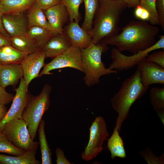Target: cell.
Returning <instances> with one entry per match:
<instances>
[{"label":"cell","instance_id":"cell-1","mask_svg":"<svg viewBox=\"0 0 164 164\" xmlns=\"http://www.w3.org/2000/svg\"><path fill=\"white\" fill-rule=\"evenodd\" d=\"M121 29L120 33L104 38L100 43L114 46L121 52L127 51L135 54L153 45L159 31L158 27L143 21H131Z\"/></svg>","mask_w":164,"mask_h":164},{"label":"cell","instance_id":"cell-2","mask_svg":"<svg viewBox=\"0 0 164 164\" xmlns=\"http://www.w3.org/2000/svg\"><path fill=\"white\" fill-rule=\"evenodd\" d=\"M127 7L121 0H99L92 28L88 32L93 43L97 44L104 38L119 33L120 16Z\"/></svg>","mask_w":164,"mask_h":164},{"label":"cell","instance_id":"cell-3","mask_svg":"<svg viewBox=\"0 0 164 164\" xmlns=\"http://www.w3.org/2000/svg\"><path fill=\"white\" fill-rule=\"evenodd\" d=\"M148 88L142 83L139 71L137 69L131 77L125 80L119 90L111 99L112 106L118 114L115 126L119 132L123 122L128 116L131 107Z\"/></svg>","mask_w":164,"mask_h":164},{"label":"cell","instance_id":"cell-4","mask_svg":"<svg viewBox=\"0 0 164 164\" xmlns=\"http://www.w3.org/2000/svg\"><path fill=\"white\" fill-rule=\"evenodd\" d=\"M108 49L107 46H103L100 43L97 44L92 43L87 48L80 49L85 73L84 80L88 86L99 83L100 78L103 76L119 72L106 68L102 61V53Z\"/></svg>","mask_w":164,"mask_h":164},{"label":"cell","instance_id":"cell-5","mask_svg":"<svg viewBox=\"0 0 164 164\" xmlns=\"http://www.w3.org/2000/svg\"><path fill=\"white\" fill-rule=\"evenodd\" d=\"M52 88L50 85L46 84L39 95L30 96L22 113V118L26 123L31 138L33 140L36 138L43 116L50 105V95Z\"/></svg>","mask_w":164,"mask_h":164},{"label":"cell","instance_id":"cell-6","mask_svg":"<svg viewBox=\"0 0 164 164\" xmlns=\"http://www.w3.org/2000/svg\"><path fill=\"white\" fill-rule=\"evenodd\" d=\"M1 132L14 146L22 151L26 152L38 149L39 142L31 138L22 118H15L6 123Z\"/></svg>","mask_w":164,"mask_h":164},{"label":"cell","instance_id":"cell-7","mask_svg":"<svg viewBox=\"0 0 164 164\" xmlns=\"http://www.w3.org/2000/svg\"><path fill=\"white\" fill-rule=\"evenodd\" d=\"M89 130V140L81 154L82 159L87 161L95 158L101 152L104 142L109 136L106 123L102 117L95 118Z\"/></svg>","mask_w":164,"mask_h":164},{"label":"cell","instance_id":"cell-8","mask_svg":"<svg viewBox=\"0 0 164 164\" xmlns=\"http://www.w3.org/2000/svg\"><path fill=\"white\" fill-rule=\"evenodd\" d=\"M159 39L153 45L146 50L133 55L128 56L123 54L115 47L111 52V63L108 68L118 71L128 70L137 65L142 60L146 58L149 53L154 50L164 49V35L159 36Z\"/></svg>","mask_w":164,"mask_h":164},{"label":"cell","instance_id":"cell-9","mask_svg":"<svg viewBox=\"0 0 164 164\" xmlns=\"http://www.w3.org/2000/svg\"><path fill=\"white\" fill-rule=\"evenodd\" d=\"M66 67L73 68L84 73L80 49L72 46L67 50L53 59L46 64L38 77L53 74L50 72L51 70Z\"/></svg>","mask_w":164,"mask_h":164},{"label":"cell","instance_id":"cell-10","mask_svg":"<svg viewBox=\"0 0 164 164\" xmlns=\"http://www.w3.org/2000/svg\"><path fill=\"white\" fill-rule=\"evenodd\" d=\"M28 87L23 78L21 79L19 85L15 89V94L9 110L0 122V132L5 124L9 121L16 118H21L26 107L30 96L28 93Z\"/></svg>","mask_w":164,"mask_h":164},{"label":"cell","instance_id":"cell-11","mask_svg":"<svg viewBox=\"0 0 164 164\" xmlns=\"http://www.w3.org/2000/svg\"><path fill=\"white\" fill-rule=\"evenodd\" d=\"M137 65L141 81L145 86L149 87L153 84L164 85V68L146 58L140 61Z\"/></svg>","mask_w":164,"mask_h":164},{"label":"cell","instance_id":"cell-12","mask_svg":"<svg viewBox=\"0 0 164 164\" xmlns=\"http://www.w3.org/2000/svg\"><path fill=\"white\" fill-rule=\"evenodd\" d=\"M45 55L40 49L28 54L21 63L23 73V78L28 87L32 80L38 77L41 69L46 64Z\"/></svg>","mask_w":164,"mask_h":164},{"label":"cell","instance_id":"cell-13","mask_svg":"<svg viewBox=\"0 0 164 164\" xmlns=\"http://www.w3.org/2000/svg\"><path fill=\"white\" fill-rule=\"evenodd\" d=\"M50 27L53 34L62 33L65 25L69 20V15L64 5L60 2L43 10Z\"/></svg>","mask_w":164,"mask_h":164},{"label":"cell","instance_id":"cell-14","mask_svg":"<svg viewBox=\"0 0 164 164\" xmlns=\"http://www.w3.org/2000/svg\"><path fill=\"white\" fill-rule=\"evenodd\" d=\"M63 33L71 46L79 49L86 48L92 43V38L89 32L75 21L69 22L65 26Z\"/></svg>","mask_w":164,"mask_h":164},{"label":"cell","instance_id":"cell-15","mask_svg":"<svg viewBox=\"0 0 164 164\" xmlns=\"http://www.w3.org/2000/svg\"><path fill=\"white\" fill-rule=\"evenodd\" d=\"M2 20L3 26L10 37L27 34L28 28L23 13L2 14Z\"/></svg>","mask_w":164,"mask_h":164},{"label":"cell","instance_id":"cell-16","mask_svg":"<svg viewBox=\"0 0 164 164\" xmlns=\"http://www.w3.org/2000/svg\"><path fill=\"white\" fill-rule=\"evenodd\" d=\"M72 46L62 33L53 34L40 48L46 58L52 59L62 54Z\"/></svg>","mask_w":164,"mask_h":164},{"label":"cell","instance_id":"cell-17","mask_svg":"<svg viewBox=\"0 0 164 164\" xmlns=\"http://www.w3.org/2000/svg\"><path fill=\"white\" fill-rule=\"evenodd\" d=\"M23 77L21 64H0V85L4 88L14 86Z\"/></svg>","mask_w":164,"mask_h":164},{"label":"cell","instance_id":"cell-18","mask_svg":"<svg viewBox=\"0 0 164 164\" xmlns=\"http://www.w3.org/2000/svg\"><path fill=\"white\" fill-rule=\"evenodd\" d=\"M36 0H0V11L2 14L19 15L28 10Z\"/></svg>","mask_w":164,"mask_h":164},{"label":"cell","instance_id":"cell-19","mask_svg":"<svg viewBox=\"0 0 164 164\" xmlns=\"http://www.w3.org/2000/svg\"><path fill=\"white\" fill-rule=\"evenodd\" d=\"M28 54L19 51L11 45L0 48V64H21Z\"/></svg>","mask_w":164,"mask_h":164},{"label":"cell","instance_id":"cell-20","mask_svg":"<svg viewBox=\"0 0 164 164\" xmlns=\"http://www.w3.org/2000/svg\"><path fill=\"white\" fill-rule=\"evenodd\" d=\"M28 10V28L33 26H38L45 28L50 31L49 25L43 10L36 5L35 2Z\"/></svg>","mask_w":164,"mask_h":164},{"label":"cell","instance_id":"cell-21","mask_svg":"<svg viewBox=\"0 0 164 164\" xmlns=\"http://www.w3.org/2000/svg\"><path fill=\"white\" fill-rule=\"evenodd\" d=\"M36 150H30L15 156L0 154V164H39L36 159Z\"/></svg>","mask_w":164,"mask_h":164},{"label":"cell","instance_id":"cell-22","mask_svg":"<svg viewBox=\"0 0 164 164\" xmlns=\"http://www.w3.org/2000/svg\"><path fill=\"white\" fill-rule=\"evenodd\" d=\"M119 132L118 128L115 126L112 135L108 139L107 146L112 159L116 157L121 158L126 157L124 143Z\"/></svg>","mask_w":164,"mask_h":164},{"label":"cell","instance_id":"cell-23","mask_svg":"<svg viewBox=\"0 0 164 164\" xmlns=\"http://www.w3.org/2000/svg\"><path fill=\"white\" fill-rule=\"evenodd\" d=\"M150 99L154 110L157 112L163 125L164 124V86L153 87L150 92Z\"/></svg>","mask_w":164,"mask_h":164},{"label":"cell","instance_id":"cell-24","mask_svg":"<svg viewBox=\"0 0 164 164\" xmlns=\"http://www.w3.org/2000/svg\"><path fill=\"white\" fill-rule=\"evenodd\" d=\"M45 122L44 119L41 121L38 128L39 144L42 157V164H51L52 152L49 145L45 131Z\"/></svg>","mask_w":164,"mask_h":164},{"label":"cell","instance_id":"cell-25","mask_svg":"<svg viewBox=\"0 0 164 164\" xmlns=\"http://www.w3.org/2000/svg\"><path fill=\"white\" fill-rule=\"evenodd\" d=\"M10 39L12 46L19 51L28 54L39 49L27 34L10 37Z\"/></svg>","mask_w":164,"mask_h":164},{"label":"cell","instance_id":"cell-26","mask_svg":"<svg viewBox=\"0 0 164 164\" xmlns=\"http://www.w3.org/2000/svg\"><path fill=\"white\" fill-rule=\"evenodd\" d=\"M53 34L47 29L38 26L29 28L27 32L28 36L39 49L42 47Z\"/></svg>","mask_w":164,"mask_h":164},{"label":"cell","instance_id":"cell-27","mask_svg":"<svg viewBox=\"0 0 164 164\" xmlns=\"http://www.w3.org/2000/svg\"><path fill=\"white\" fill-rule=\"evenodd\" d=\"M83 1L84 4L85 14L81 27L89 32L92 28L93 19L98 7L99 0H83Z\"/></svg>","mask_w":164,"mask_h":164},{"label":"cell","instance_id":"cell-28","mask_svg":"<svg viewBox=\"0 0 164 164\" xmlns=\"http://www.w3.org/2000/svg\"><path fill=\"white\" fill-rule=\"evenodd\" d=\"M83 0H60V2L65 6L69 15L70 22L75 21L79 23L80 20L79 8Z\"/></svg>","mask_w":164,"mask_h":164},{"label":"cell","instance_id":"cell-29","mask_svg":"<svg viewBox=\"0 0 164 164\" xmlns=\"http://www.w3.org/2000/svg\"><path fill=\"white\" fill-rule=\"evenodd\" d=\"M25 152L14 146L2 132H0V152L16 156Z\"/></svg>","mask_w":164,"mask_h":164},{"label":"cell","instance_id":"cell-30","mask_svg":"<svg viewBox=\"0 0 164 164\" xmlns=\"http://www.w3.org/2000/svg\"><path fill=\"white\" fill-rule=\"evenodd\" d=\"M156 0H140V5L147 10L150 15L149 22L151 25L155 26L159 25V20L157 11Z\"/></svg>","mask_w":164,"mask_h":164},{"label":"cell","instance_id":"cell-31","mask_svg":"<svg viewBox=\"0 0 164 164\" xmlns=\"http://www.w3.org/2000/svg\"><path fill=\"white\" fill-rule=\"evenodd\" d=\"M148 164H164V153L159 157H157L152 152L149 148L139 152Z\"/></svg>","mask_w":164,"mask_h":164},{"label":"cell","instance_id":"cell-32","mask_svg":"<svg viewBox=\"0 0 164 164\" xmlns=\"http://www.w3.org/2000/svg\"><path fill=\"white\" fill-rule=\"evenodd\" d=\"M148 60L164 68V51L161 50L149 55L146 58Z\"/></svg>","mask_w":164,"mask_h":164},{"label":"cell","instance_id":"cell-33","mask_svg":"<svg viewBox=\"0 0 164 164\" xmlns=\"http://www.w3.org/2000/svg\"><path fill=\"white\" fill-rule=\"evenodd\" d=\"M156 8L159 20V25L164 30V0H156Z\"/></svg>","mask_w":164,"mask_h":164},{"label":"cell","instance_id":"cell-34","mask_svg":"<svg viewBox=\"0 0 164 164\" xmlns=\"http://www.w3.org/2000/svg\"><path fill=\"white\" fill-rule=\"evenodd\" d=\"M5 88L0 85V104L5 105L12 101L14 96L7 92Z\"/></svg>","mask_w":164,"mask_h":164},{"label":"cell","instance_id":"cell-35","mask_svg":"<svg viewBox=\"0 0 164 164\" xmlns=\"http://www.w3.org/2000/svg\"><path fill=\"white\" fill-rule=\"evenodd\" d=\"M60 0H36L35 3L43 10L60 2Z\"/></svg>","mask_w":164,"mask_h":164},{"label":"cell","instance_id":"cell-36","mask_svg":"<svg viewBox=\"0 0 164 164\" xmlns=\"http://www.w3.org/2000/svg\"><path fill=\"white\" fill-rule=\"evenodd\" d=\"M56 157V162L57 164H71L65 157L63 151L59 148H56L55 150Z\"/></svg>","mask_w":164,"mask_h":164},{"label":"cell","instance_id":"cell-37","mask_svg":"<svg viewBox=\"0 0 164 164\" xmlns=\"http://www.w3.org/2000/svg\"><path fill=\"white\" fill-rule=\"evenodd\" d=\"M11 45L10 37L5 36L0 33V48L4 46Z\"/></svg>","mask_w":164,"mask_h":164},{"label":"cell","instance_id":"cell-38","mask_svg":"<svg viewBox=\"0 0 164 164\" xmlns=\"http://www.w3.org/2000/svg\"><path fill=\"white\" fill-rule=\"evenodd\" d=\"M125 2L129 8L135 7L139 4L140 0H121Z\"/></svg>","mask_w":164,"mask_h":164},{"label":"cell","instance_id":"cell-39","mask_svg":"<svg viewBox=\"0 0 164 164\" xmlns=\"http://www.w3.org/2000/svg\"><path fill=\"white\" fill-rule=\"evenodd\" d=\"M7 112V109L5 105L0 104V122L5 117Z\"/></svg>","mask_w":164,"mask_h":164},{"label":"cell","instance_id":"cell-40","mask_svg":"<svg viewBox=\"0 0 164 164\" xmlns=\"http://www.w3.org/2000/svg\"><path fill=\"white\" fill-rule=\"evenodd\" d=\"M2 15L0 11V33L5 36L10 37L9 36L6 32L3 26L2 20Z\"/></svg>","mask_w":164,"mask_h":164}]
</instances>
